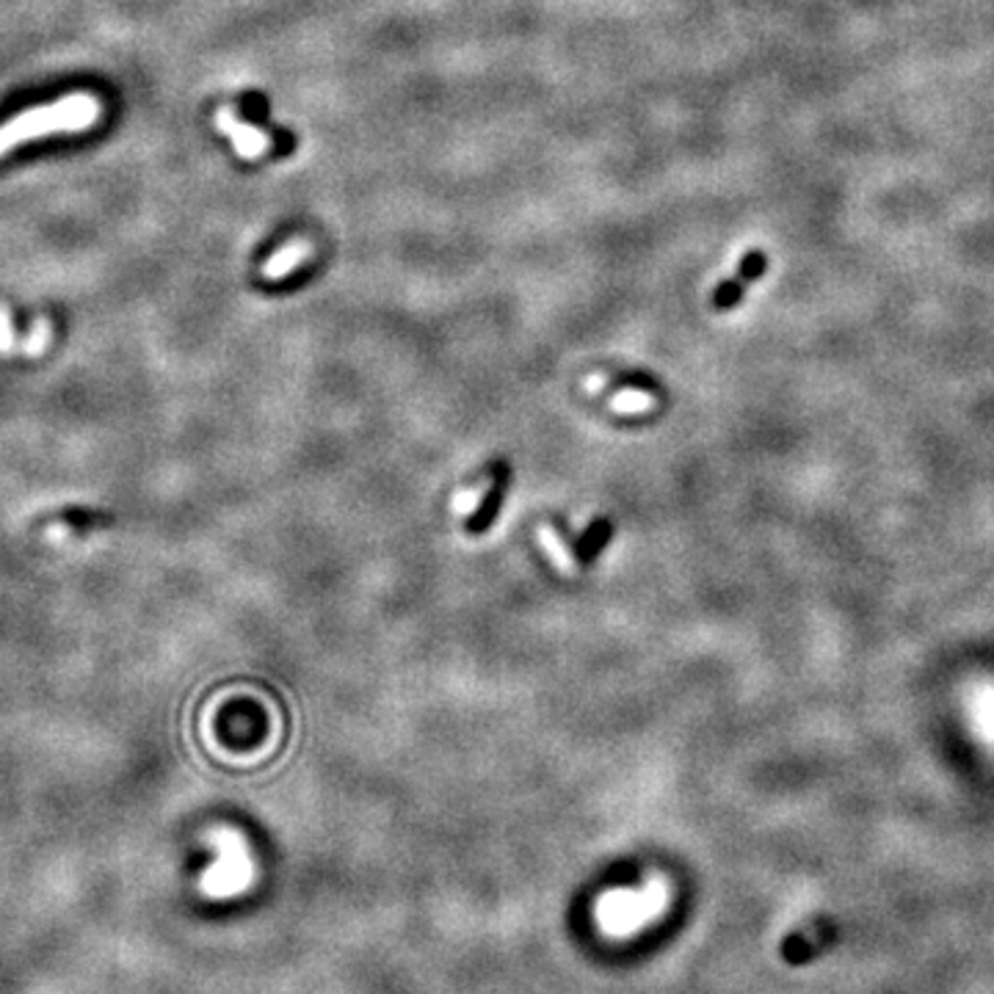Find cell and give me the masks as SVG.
I'll use <instances>...</instances> for the list:
<instances>
[{
  "instance_id": "1",
  "label": "cell",
  "mask_w": 994,
  "mask_h": 994,
  "mask_svg": "<svg viewBox=\"0 0 994 994\" xmlns=\"http://www.w3.org/2000/svg\"><path fill=\"white\" fill-rule=\"evenodd\" d=\"M100 117H103L100 97L89 95V91H75V95L59 97V100L53 103H42V106L28 108V111L17 114L14 119L0 125V158H3L9 149L20 147V144H31L50 136H64V133L89 130V127L100 123Z\"/></svg>"
},
{
  "instance_id": "2",
  "label": "cell",
  "mask_w": 994,
  "mask_h": 994,
  "mask_svg": "<svg viewBox=\"0 0 994 994\" xmlns=\"http://www.w3.org/2000/svg\"><path fill=\"white\" fill-rule=\"evenodd\" d=\"M211 842L218 857L202 876V893L207 898H233V895L244 893L252 881V863H248L244 840L235 831L216 829L211 835Z\"/></svg>"
},
{
  "instance_id": "3",
  "label": "cell",
  "mask_w": 994,
  "mask_h": 994,
  "mask_svg": "<svg viewBox=\"0 0 994 994\" xmlns=\"http://www.w3.org/2000/svg\"><path fill=\"white\" fill-rule=\"evenodd\" d=\"M663 909V895L657 889L646 895H616L603 904V926L614 936H627L639 932Z\"/></svg>"
},
{
  "instance_id": "4",
  "label": "cell",
  "mask_w": 994,
  "mask_h": 994,
  "mask_svg": "<svg viewBox=\"0 0 994 994\" xmlns=\"http://www.w3.org/2000/svg\"><path fill=\"white\" fill-rule=\"evenodd\" d=\"M511 476H514L511 465H508L506 459L493 461V467H489V472H487V489H484L481 500H478V506L472 508L470 517L465 519L467 534L481 536L497 523L503 500H506L508 487H511Z\"/></svg>"
},
{
  "instance_id": "5",
  "label": "cell",
  "mask_w": 994,
  "mask_h": 994,
  "mask_svg": "<svg viewBox=\"0 0 994 994\" xmlns=\"http://www.w3.org/2000/svg\"><path fill=\"white\" fill-rule=\"evenodd\" d=\"M614 534H616L614 519L594 517L592 523L586 525V530L572 536L569 545H566V556H569L572 566H575V569H586V566H592L594 561H600L605 547H608L611 539H614Z\"/></svg>"
},
{
  "instance_id": "6",
  "label": "cell",
  "mask_w": 994,
  "mask_h": 994,
  "mask_svg": "<svg viewBox=\"0 0 994 994\" xmlns=\"http://www.w3.org/2000/svg\"><path fill=\"white\" fill-rule=\"evenodd\" d=\"M216 127L230 138V142H233L235 153L246 160H257L260 155H265L271 147H274L271 136H265V133L257 130L254 125L241 123V119L235 117L233 108L227 106L216 111Z\"/></svg>"
},
{
  "instance_id": "7",
  "label": "cell",
  "mask_w": 994,
  "mask_h": 994,
  "mask_svg": "<svg viewBox=\"0 0 994 994\" xmlns=\"http://www.w3.org/2000/svg\"><path fill=\"white\" fill-rule=\"evenodd\" d=\"M766 269H768V257H766V254L757 252V248H754V252L746 254V257L741 260V269H738V274L732 276V280L721 282V285L715 288V293H713V308L719 310V312L735 308V304L743 299L746 288H749L751 282L760 280V276L766 274Z\"/></svg>"
},
{
  "instance_id": "8",
  "label": "cell",
  "mask_w": 994,
  "mask_h": 994,
  "mask_svg": "<svg viewBox=\"0 0 994 994\" xmlns=\"http://www.w3.org/2000/svg\"><path fill=\"white\" fill-rule=\"evenodd\" d=\"M312 252H315L312 241L296 238V241H291V244L276 248V252L271 254L269 260H265L263 269H260V271H263L265 280H271V282L285 280V276L293 274V271H296L299 265L304 263V260L312 257Z\"/></svg>"
},
{
  "instance_id": "9",
  "label": "cell",
  "mask_w": 994,
  "mask_h": 994,
  "mask_svg": "<svg viewBox=\"0 0 994 994\" xmlns=\"http://www.w3.org/2000/svg\"><path fill=\"white\" fill-rule=\"evenodd\" d=\"M50 340H53V327H50L48 318H39V321L33 323L31 334H28V338L22 340L20 349L26 351L28 357H39L45 349H48Z\"/></svg>"
},
{
  "instance_id": "10",
  "label": "cell",
  "mask_w": 994,
  "mask_h": 994,
  "mask_svg": "<svg viewBox=\"0 0 994 994\" xmlns=\"http://www.w3.org/2000/svg\"><path fill=\"white\" fill-rule=\"evenodd\" d=\"M20 349L17 343V334H14V323H11V312L6 304H0V351L3 354H11V351Z\"/></svg>"
}]
</instances>
